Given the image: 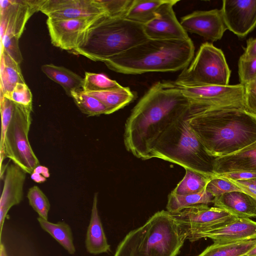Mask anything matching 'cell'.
I'll use <instances>...</instances> for the list:
<instances>
[{
  "label": "cell",
  "instance_id": "obj_33",
  "mask_svg": "<svg viewBox=\"0 0 256 256\" xmlns=\"http://www.w3.org/2000/svg\"><path fill=\"white\" fill-rule=\"evenodd\" d=\"M206 190L214 198L232 192H242L240 188L228 180L215 176L210 179Z\"/></svg>",
  "mask_w": 256,
  "mask_h": 256
},
{
  "label": "cell",
  "instance_id": "obj_38",
  "mask_svg": "<svg viewBox=\"0 0 256 256\" xmlns=\"http://www.w3.org/2000/svg\"><path fill=\"white\" fill-rule=\"evenodd\" d=\"M108 14L124 16L132 0H100Z\"/></svg>",
  "mask_w": 256,
  "mask_h": 256
},
{
  "label": "cell",
  "instance_id": "obj_48",
  "mask_svg": "<svg viewBox=\"0 0 256 256\" xmlns=\"http://www.w3.org/2000/svg\"><path fill=\"white\" fill-rule=\"evenodd\" d=\"M248 182L256 185V178L247 180Z\"/></svg>",
  "mask_w": 256,
  "mask_h": 256
},
{
  "label": "cell",
  "instance_id": "obj_36",
  "mask_svg": "<svg viewBox=\"0 0 256 256\" xmlns=\"http://www.w3.org/2000/svg\"><path fill=\"white\" fill-rule=\"evenodd\" d=\"M1 37V50H3L17 63L20 64L22 58L18 47V38L4 34Z\"/></svg>",
  "mask_w": 256,
  "mask_h": 256
},
{
  "label": "cell",
  "instance_id": "obj_10",
  "mask_svg": "<svg viewBox=\"0 0 256 256\" xmlns=\"http://www.w3.org/2000/svg\"><path fill=\"white\" fill-rule=\"evenodd\" d=\"M172 214L188 231V238L198 232L222 226L236 218L222 208L203 204L187 208Z\"/></svg>",
  "mask_w": 256,
  "mask_h": 256
},
{
  "label": "cell",
  "instance_id": "obj_27",
  "mask_svg": "<svg viewBox=\"0 0 256 256\" xmlns=\"http://www.w3.org/2000/svg\"><path fill=\"white\" fill-rule=\"evenodd\" d=\"M256 245V238L236 242H214L197 256H241Z\"/></svg>",
  "mask_w": 256,
  "mask_h": 256
},
{
  "label": "cell",
  "instance_id": "obj_25",
  "mask_svg": "<svg viewBox=\"0 0 256 256\" xmlns=\"http://www.w3.org/2000/svg\"><path fill=\"white\" fill-rule=\"evenodd\" d=\"M214 198L206 189L198 193L186 195H178L171 192L168 196L166 210L171 214H175L194 206L213 204Z\"/></svg>",
  "mask_w": 256,
  "mask_h": 256
},
{
  "label": "cell",
  "instance_id": "obj_17",
  "mask_svg": "<svg viewBox=\"0 0 256 256\" xmlns=\"http://www.w3.org/2000/svg\"><path fill=\"white\" fill-rule=\"evenodd\" d=\"M180 24L186 32L197 34L212 42L220 40L227 30L218 9L194 11L182 17Z\"/></svg>",
  "mask_w": 256,
  "mask_h": 256
},
{
  "label": "cell",
  "instance_id": "obj_28",
  "mask_svg": "<svg viewBox=\"0 0 256 256\" xmlns=\"http://www.w3.org/2000/svg\"><path fill=\"white\" fill-rule=\"evenodd\" d=\"M37 219L41 228L58 242L70 254L75 253L72 231L68 224L64 222L52 223L40 217Z\"/></svg>",
  "mask_w": 256,
  "mask_h": 256
},
{
  "label": "cell",
  "instance_id": "obj_24",
  "mask_svg": "<svg viewBox=\"0 0 256 256\" xmlns=\"http://www.w3.org/2000/svg\"><path fill=\"white\" fill-rule=\"evenodd\" d=\"M86 92L100 101L108 108V114L123 108L136 98L135 92L122 86L109 90Z\"/></svg>",
  "mask_w": 256,
  "mask_h": 256
},
{
  "label": "cell",
  "instance_id": "obj_23",
  "mask_svg": "<svg viewBox=\"0 0 256 256\" xmlns=\"http://www.w3.org/2000/svg\"><path fill=\"white\" fill-rule=\"evenodd\" d=\"M19 83H25L20 64L1 50L0 96L8 97Z\"/></svg>",
  "mask_w": 256,
  "mask_h": 256
},
{
  "label": "cell",
  "instance_id": "obj_18",
  "mask_svg": "<svg viewBox=\"0 0 256 256\" xmlns=\"http://www.w3.org/2000/svg\"><path fill=\"white\" fill-rule=\"evenodd\" d=\"M26 174L14 163L7 166L0 200V236L8 212L12 206L19 204L23 198V189Z\"/></svg>",
  "mask_w": 256,
  "mask_h": 256
},
{
  "label": "cell",
  "instance_id": "obj_21",
  "mask_svg": "<svg viewBox=\"0 0 256 256\" xmlns=\"http://www.w3.org/2000/svg\"><path fill=\"white\" fill-rule=\"evenodd\" d=\"M98 196L97 192L94 196L90 218L85 241L87 252L92 254H99L110 251V246L108 242L98 214Z\"/></svg>",
  "mask_w": 256,
  "mask_h": 256
},
{
  "label": "cell",
  "instance_id": "obj_45",
  "mask_svg": "<svg viewBox=\"0 0 256 256\" xmlns=\"http://www.w3.org/2000/svg\"><path fill=\"white\" fill-rule=\"evenodd\" d=\"M30 175L31 178L37 183H42L46 180L45 177L38 173L33 172Z\"/></svg>",
  "mask_w": 256,
  "mask_h": 256
},
{
  "label": "cell",
  "instance_id": "obj_14",
  "mask_svg": "<svg viewBox=\"0 0 256 256\" xmlns=\"http://www.w3.org/2000/svg\"><path fill=\"white\" fill-rule=\"evenodd\" d=\"M177 0H166L160 6L156 16L144 24L147 37L150 39L166 40H186L190 38L174 14V6Z\"/></svg>",
  "mask_w": 256,
  "mask_h": 256
},
{
  "label": "cell",
  "instance_id": "obj_11",
  "mask_svg": "<svg viewBox=\"0 0 256 256\" xmlns=\"http://www.w3.org/2000/svg\"><path fill=\"white\" fill-rule=\"evenodd\" d=\"M102 16L68 20L48 18L46 25L52 44L69 52L76 49L89 28Z\"/></svg>",
  "mask_w": 256,
  "mask_h": 256
},
{
  "label": "cell",
  "instance_id": "obj_16",
  "mask_svg": "<svg viewBox=\"0 0 256 256\" xmlns=\"http://www.w3.org/2000/svg\"><path fill=\"white\" fill-rule=\"evenodd\" d=\"M208 238L214 242L226 243L256 238V221L236 218L217 228L198 232L188 239L194 242Z\"/></svg>",
  "mask_w": 256,
  "mask_h": 256
},
{
  "label": "cell",
  "instance_id": "obj_31",
  "mask_svg": "<svg viewBox=\"0 0 256 256\" xmlns=\"http://www.w3.org/2000/svg\"><path fill=\"white\" fill-rule=\"evenodd\" d=\"M82 90L84 92H100L121 87L114 80L102 74L86 72Z\"/></svg>",
  "mask_w": 256,
  "mask_h": 256
},
{
  "label": "cell",
  "instance_id": "obj_4",
  "mask_svg": "<svg viewBox=\"0 0 256 256\" xmlns=\"http://www.w3.org/2000/svg\"><path fill=\"white\" fill-rule=\"evenodd\" d=\"M148 39L144 24L106 14L89 28L80 45L70 52L104 62Z\"/></svg>",
  "mask_w": 256,
  "mask_h": 256
},
{
  "label": "cell",
  "instance_id": "obj_7",
  "mask_svg": "<svg viewBox=\"0 0 256 256\" xmlns=\"http://www.w3.org/2000/svg\"><path fill=\"white\" fill-rule=\"evenodd\" d=\"M230 74L222 50L206 42L176 80L188 84L228 86Z\"/></svg>",
  "mask_w": 256,
  "mask_h": 256
},
{
  "label": "cell",
  "instance_id": "obj_1",
  "mask_svg": "<svg viewBox=\"0 0 256 256\" xmlns=\"http://www.w3.org/2000/svg\"><path fill=\"white\" fill-rule=\"evenodd\" d=\"M190 100L172 81L154 84L132 110L124 127L127 150L142 160L150 153L160 137L186 115Z\"/></svg>",
  "mask_w": 256,
  "mask_h": 256
},
{
  "label": "cell",
  "instance_id": "obj_40",
  "mask_svg": "<svg viewBox=\"0 0 256 256\" xmlns=\"http://www.w3.org/2000/svg\"><path fill=\"white\" fill-rule=\"evenodd\" d=\"M244 102L246 110L256 116V83L244 86Z\"/></svg>",
  "mask_w": 256,
  "mask_h": 256
},
{
  "label": "cell",
  "instance_id": "obj_13",
  "mask_svg": "<svg viewBox=\"0 0 256 256\" xmlns=\"http://www.w3.org/2000/svg\"><path fill=\"white\" fill-rule=\"evenodd\" d=\"M48 18L68 20L108 14L100 0H44L40 10Z\"/></svg>",
  "mask_w": 256,
  "mask_h": 256
},
{
  "label": "cell",
  "instance_id": "obj_50",
  "mask_svg": "<svg viewBox=\"0 0 256 256\" xmlns=\"http://www.w3.org/2000/svg\"><path fill=\"white\" fill-rule=\"evenodd\" d=\"M241 256H246V254H244V255Z\"/></svg>",
  "mask_w": 256,
  "mask_h": 256
},
{
  "label": "cell",
  "instance_id": "obj_34",
  "mask_svg": "<svg viewBox=\"0 0 256 256\" xmlns=\"http://www.w3.org/2000/svg\"><path fill=\"white\" fill-rule=\"evenodd\" d=\"M15 102L6 97L0 96V112L2 118V130L0 150L4 146V140L8 128L10 124L13 114Z\"/></svg>",
  "mask_w": 256,
  "mask_h": 256
},
{
  "label": "cell",
  "instance_id": "obj_22",
  "mask_svg": "<svg viewBox=\"0 0 256 256\" xmlns=\"http://www.w3.org/2000/svg\"><path fill=\"white\" fill-rule=\"evenodd\" d=\"M42 72L50 80L60 84L70 96L72 92L82 90L84 79L72 70L54 64H46L41 67Z\"/></svg>",
  "mask_w": 256,
  "mask_h": 256
},
{
  "label": "cell",
  "instance_id": "obj_19",
  "mask_svg": "<svg viewBox=\"0 0 256 256\" xmlns=\"http://www.w3.org/2000/svg\"><path fill=\"white\" fill-rule=\"evenodd\" d=\"M234 172H246L256 174V141L246 147L214 160L216 174Z\"/></svg>",
  "mask_w": 256,
  "mask_h": 256
},
{
  "label": "cell",
  "instance_id": "obj_5",
  "mask_svg": "<svg viewBox=\"0 0 256 256\" xmlns=\"http://www.w3.org/2000/svg\"><path fill=\"white\" fill-rule=\"evenodd\" d=\"M186 114L160 137L152 149L150 158L162 159L212 178L215 176L216 158L208 154L190 128Z\"/></svg>",
  "mask_w": 256,
  "mask_h": 256
},
{
  "label": "cell",
  "instance_id": "obj_2",
  "mask_svg": "<svg viewBox=\"0 0 256 256\" xmlns=\"http://www.w3.org/2000/svg\"><path fill=\"white\" fill-rule=\"evenodd\" d=\"M190 99L187 121L211 156H228L256 141V116L245 110L216 108L210 104Z\"/></svg>",
  "mask_w": 256,
  "mask_h": 256
},
{
  "label": "cell",
  "instance_id": "obj_29",
  "mask_svg": "<svg viewBox=\"0 0 256 256\" xmlns=\"http://www.w3.org/2000/svg\"><path fill=\"white\" fill-rule=\"evenodd\" d=\"M210 178V177L204 174L186 169L184 177L172 192L178 195L190 194L201 192L206 190Z\"/></svg>",
  "mask_w": 256,
  "mask_h": 256
},
{
  "label": "cell",
  "instance_id": "obj_49",
  "mask_svg": "<svg viewBox=\"0 0 256 256\" xmlns=\"http://www.w3.org/2000/svg\"><path fill=\"white\" fill-rule=\"evenodd\" d=\"M254 82L256 83V79L254 80V82Z\"/></svg>",
  "mask_w": 256,
  "mask_h": 256
},
{
  "label": "cell",
  "instance_id": "obj_8",
  "mask_svg": "<svg viewBox=\"0 0 256 256\" xmlns=\"http://www.w3.org/2000/svg\"><path fill=\"white\" fill-rule=\"evenodd\" d=\"M32 105L24 106L15 102L14 110L8 128L4 146L0 154L12 160L26 174H32L40 162L28 140L32 124Z\"/></svg>",
  "mask_w": 256,
  "mask_h": 256
},
{
  "label": "cell",
  "instance_id": "obj_32",
  "mask_svg": "<svg viewBox=\"0 0 256 256\" xmlns=\"http://www.w3.org/2000/svg\"><path fill=\"white\" fill-rule=\"evenodd\" d=\"M27 198L30 205L38 214L39 217L48 220L50 204L42 191L38 186H34L29 188Z\"/></svg>",
  "mask_w": 256,
  "mask_h": 256
},
{
  "label": "cell",
  "instance_id": "obj_35",
  "mask_svg": "<svg viewBox=\"0 0 256 256\" xmlns=\"http://www.w3.org/2000/svg\"><path fill=\"white\" fill-rule=\"evenodd\" d=\"M238 74L240 84L244 86L254 82L256 78V58L248 60L240 58Z\"/></svg>",
  "mask_w": 256,
  "mask_h": 256
},
{
  "label": "cell",
  "instance_id": "obj_6",
  "mask_svg": "<svg viewBox=\"0 0 256 256\" xmlns=\"http://www.w3.org/2000/svg\"><path fill=\"white\" fill-rule=\"evenodd\" d=\"M132 232L138 256H176L188 235L181 222L164 210Z\"/></svg>",
  "mask_w": 256,
  "mask_h": 256
},
{
  "label": "cell",
  "instance_id": "obj_20",
  "mask_svg": "<svg viewBox=\"0 0 256 256\" xmlns=\"http://www.w3.org/2000/svg\"><path fill=\"white\" fill-rule=\"evenodd\" d=\"M213 204L236 218H256V200L242 192H232L215 197Z\"/></svg>",
  "mask_w": 256,
  "mask_h": 256
},
{
  "label": "cell",
  "instance_id": "obj_42",
  "mask_svg": "<svg viewBox=\"0 0 256 256\" xmlns=\"http://www.w3.org/2000/svg\"><path fill=\"white\" fill-rule=\"evenodd\" d=\"M229 180L238 186L244 192L248 194L256 200V185L247 180Z\"/></svg>",
  "mask_w": 256,
  "mask_h": 256
},
{
  "label": "cell",
  "instance_id": "obj_9",
  "mask_svg": "<svg viewBox=\"0 0 256 256\" xmlns=\"http://www.w3.org/2000/svg\"><path fill=\"white\" fill-rule=\"evenodd\" d=\"M172 82L189 98L210 104L216 108L245 110L244 86L240 84L214 86L188 84L176 80Z\"/></svg>",
  "mask_w": 256,
  "mask_h": 256
},
{
  "label": "cell",
  "instance_id": "obj_3",
  "mask_svg": "<svg viewBox=\"0 0 256 256\" xmlns=\"http://www.w3.org/2000/svg\"><path fill=\"white\" fill-rule=\"evenodd\" d=\"M194 46L190 38H148L104 62L112 70L126 74L182 70L192 60Z\"/></svg>",
  "mask_w": 256,
  "mask_h": 256
},
{
  "label": "cell",
  "instance_id": "obj_37",
  "mask_svg": "<svg viewBox=\"0 0 256 256\" xmlns=\"http://www.w3.org/2000/svg\"><path fill=\"white\" fill-rule=\"evenodd\" d=\"M6 98L19 104L32 105V94L26 83L18 84Z\"/></svg>",
  "mask_w": 256,
  "mask_h": 256
},
{
  "label": "cell",
  "instance_id": "obj_46",
  "mask_svg": "<svg viewBox=\"0 0 256 256\" xmlns=\"http://www.w3.org/2000/svg\"><path fill=\"white\" fill-rule=\"evenodd\" d=\"M0 256H8L5 246L2 242L0 246Z\"/></svg>",
  "mask_w": 256,
  "mask_h": 256
},
{
  "label": "cell",
  "instance_id": "obj_47",
  "mask_svg": "<svg viewBox=\"0 0 256 256\" xmlns=\"http://www.w3.org/2000/svg\"><path fill=\"white\" fill-rule=\"evenodd\" d=\"M246 255V256H256V245L250 250L248 252Z\"/></svg>",
  "mask_w": 256,
  "mask_h": 256
},
{
  "label": "cell",
  "instance_id": "obj_30",
  "mask_svg": "<svg viewBox=\"0 0 256 256\" xmlns=\"http://www.w3.org/2000/svg\"><path fill=\"white\" fill-rule=\"evenodd\" d=\"M71 97L82 112L88 116L108 114V108L100 101L82 90L72 92Z\"/></svg>",
  "mask_w": 256,
  "mask_h": 256
},
{
  "label": "cell",
  "instance_id": "obj_43",
  "mask_svg": "<svg viewBox=\"0 0 256 256\" xmlns=\"http://www.w3.org/2000/svg\"><path fill=\"white\" fill-rule=\"evenodd\" d=\"M256 58V38H250L246 41V46L243 54L240 58L243 60H250Z\"/></svg>",
  "mask_w": 256,
  "mask_h": 256
},
{
  "label": "cell",
  "instance_id": "obj_15",
  "mask_svg": "<svg viewBox=\"0 0 256 256\" xmlns=\"http://www.w3.org/2000/svg\"><path fill=\"white\" fill-rule=\"evenodd\" d=\"M220 10L227 30L238 38L256 28V0H223Z\"/></svg>",
  "mask_w": 256,
  "mask_h": 256
},
{
  "label": "cell",
  "instance_id": "obj_12",
  "mask_svg": "<svg viewBox=\"0 0 256 256\" xmlns=\"http://www.w3.org/2000/svg\"><path fill=\"white\" fill-rule=\"evenodd\" d=\"M44 0H0V36L20 38L28 20L40 11Z\"/></svg>",
  "mask_w": 256,
  "mask_h": 256
},
{
  "label": "cell",
  "instance_id": "obj_41",
  "mask_svg": "<svg viewBox=\"0 0 256 256\" xmlns=\"http://www.w3.org/2000/svg\"><path fill=\"white\" fill-rule=\"evenodd\" d=\"M216 175L224 179L233 180H247L256 178V174L246 172H230Z\"/></svg>",
  "mask_w": 256,
  "mask_h": 256
},
{
  "label": "cell",
  "instance_id": "obj_44",
  "mask_svg": "<svg viewBox=\"0 0 256 256\" xmlns=\"http://www.w3.org/2000/svg\"><path fill=\"white\" fill-rule=\"evenodd\" d=\"M33 172L40 174L46 178H49L50 175L48 168L41 165H38L34 169Z\"/></svg>",
  "mask_w": 256,
  "mask_h": 256
},
{
  "label": "cell",
  "instance_id": "obj_39",
  "mask_svg": "<svg viewBox=\"0 0 256 256\" xmlns=\"http://www.w3.org/2000/svg\"><path fill=\"white\" fill-rule=\"evenodd\" d=\"M114 256H138L131 231L119 244Z\"/></svg>",
  "mask_w": 256,
  "mask_h": 256
},
{
  "label": "cell",
  "instance_id": "obj_26",
  "mask_svg": "<svg viewBox=\"0 0 256 256\" xmlns=\"http://www.w3.org/2000/svg\"><path fill=\"white\" fill-rule=\"evenodd\" d=\"M166 0H132L124 17L144 24L156 16V12Z\"/></svg>",
  "mask_w": 256,
  "mask_h": 256
}]
</instances>
